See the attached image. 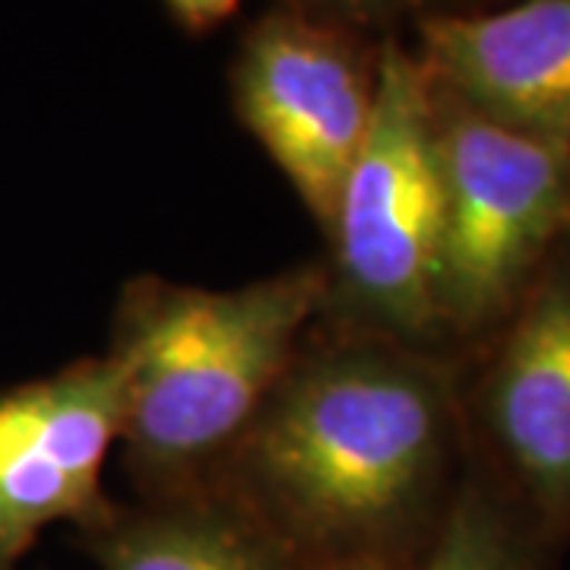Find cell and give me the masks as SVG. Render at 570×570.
Listing matches in <instances>:
<instances>
[{
    "label": "cell",
    "mask_w": 570,
    "mask_h": 570,
    "mask_svg": "<svg viewBox=\"0 0 570 570\" xmlns=\"http://www.w3.org/2000/svg\"><path fill=\"white\" fill-rule=\"evenodd\" d=\"M86 546L102 570H295L285 535L261 513L206 498L111 510Z\"/></svg>",
    "instance_id": "9c48e42d"
},
{
    "label": "cell",
    "mask_w": 570,
    "mask_h": 570,
    "mask_svg": "<svg viewBox=\"0 0 570 570\" xmlns=\"http://www.w3.org/2000/svg\"><path fill=\"white\" fill-rule=\"evenodd\" d=\"M377 55L362 32L276 7L247 29L232 67L238 121L324 232L371 127Z\"/></svg>",
    "instance_id": "5b68a950"
},
{
    "label": "cell",
    "mask_w": 570,
    "mask_h": 570,
    "mask_svg": "<svg viewBox=\"0 0 570 570\" xmlns=\"http://www.w3.org/2000/svg\"><path fill=\"white\" fill-rule=\"evenodd\" d=\"M422 570H530L510 520L485 491L466 489L450 508Z\"/></svg>",
    "instance_id": "30bf717a"
},
{
    "label": "cell",
    "mask_w": 570,
    "mask_h": 570,
    "mask_svg": "<svg viewBox=\"0 0 570 570\" xmlns=\"http://www.w3.org/2000/svg\"><path fill=\"white\" fill-rule=\"evenodd\" d=\"M415 58L456 102L570 153V0L431 17Z\"/></svg>",
    "instance_id": "52a82bcc"
},
{
    "label": "cell",
    "mask_w": 570,
    "mask_h": 570,
    "mask_svg": "<svg viewBox=\"0 0 570 570\" xmlns=\"http://www.w3.org/2000/svg\"><path fill=\"white\" fill-rule=\"evenodd\" d=\"M163 3L187 32H209L242 7V0H163Z\"/></svg>",
    "instance_id": "7c38bea8"
},
{
    "label": "cell",
    "mask_w": 570,
    "mask_h": 570,
    "mask_svg": "<svg viewBox=\"0 0 570 570\" xmlns=\"http://www.w3.org/2000/svg\"><path fill=\"white\" fill-rule=\"evenodd\" d=\"M448 444L441 371L365 340L295 355L232 456L285 532L343 546L393 532L425 508Z\"/></svg>",
    "instance_id": "6da1fadb"
},
{
    "label": "cell",
    "mask_w": 570,
    "mask_h": 570,
    "mask_svg": "<svg viewBox=\"0 0 570 570\" xmlns=\"http://www.w3.org/2000/svg\"><path fill=\"white\" fill-rule=\"evenodd\" d=\"M444 190L431 127V82L415 51L384 41L367 137L348 168L333 223L330 285L362 321L393 340L441 330Z\"/></svg>",
    "instance_id": "3957f363"
},
{
    "label": "cell",
    "mask_w": 570,
    "mask_h": 570,
    "mask_svg": "<svg viewBox=\"0 0 570 570\" xmlns=\"http://www.w3.org/2000/svg\"><path fill=\"white\" fill-rule=\"evenodd\" d=\"M431 127L444 190L438 317L441 330L469 333L508 314L568 235L570 153L491 121L434 82Z\"/></svg>",
    "instance_id": "277c9868"
},
{
    "label": "cell",
    "mask_w": 570,
    "mask_h": 570,
    "mask_svg": "<svg viewBox=\"0 0 570 570\" xmlns=\"http://www.w3.org/2000/svg\"><path fill=\"white\" fill-rule=\"evenodd\" d=\"M330 298V273L292 266L238 288L127 285L111 355L124 371L130 463L175 482L238 448Z\"/></svg>",
    "instance_id": "7a4b0ae2"
},
{
    "label": "cell",
    "mask_w": 570,
    "mask_h": 570,
    "mask_svg": "<svg viewBox=\"0 0 570 570\" xmlns=\"http://www.w3.org/2000/svg\"><path fill=\"white\" fill-rule=\"evenodd\" d=\"M124 431V371L108 352L0 390V570L55 523L108 520L102 469Z\"/></svg>",
    "instance_id": "8992f818"
},
{
    "label": "cell",
    "mask_w": 570,
    "mask_h": 570,
    "mask_svg": "<svg viewBox=\"0 0 570 570\" xmlns=\"http://www.w3.org/2000/svg\"><path fill=\"white\" fill-rule=\"evenodd\" d=\"M324 570H390L387 561L384 558H377V554H367V551H355V554H348L343 561H336V564H330Z\"/></svg>",
    "instance_id": "4fadbf2b"
},
{
    "label": "cell",
    "mask_w": 570,
    "mask_h": 570,
    "mask_svg": "<svg viewBox=\"0 0 570 570\" xmlns=\"http://www.w3.org/2000/svg\"><path fill=\"white\" fill-rule=\"evenodd\" d=\"M482 412L542 523L570 527V254L527 295L485 377Z\"/></svg>",
    "instance_id": "ba28073f"
},
{
    "label": "cell",
    "mask_w": 570,
    "mask_h": 570,
    "mask_svg": "<svg viewBox=\"0 0 570 570\" xmlns=\"http://www.w3.org/2000/svg\"><path fill=\"white\" fill-rule=\"evenodd\" d=\"M466 3L469 0H279V7L346 26L362 36L367 29H384L400 20L425 22L431 17L466 13Z\"/></svg>",
    "instance_id": "8fae6325"
}]
</instances>
